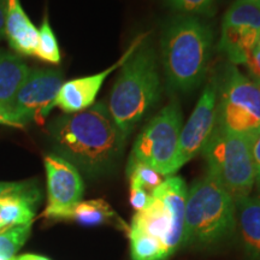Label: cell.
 <instances>
[{
  "instance_id": "obj_11",
  "label": "cell",
  "mask_w": 260,
  "mask_h": 260,
  "mask_svg": "<svg viewBox=\"0 0 260 260\" xmlns=\"http://www.w3.org/2000/svg\"><path fill=\"white\" fill-rule=\"evenodd\" d=\"M217 89L218 82L212 79L205 87L186 125L181 129L177 153L174 161V175L195 155L203 152L209 142L216 128Z\"/></svg>"
},
{
  "instance_id": "obj_6",
  "label": "cell",
  "mask_w": 260,
  "mask_h": 260,
  "mask_svg": "<svg viewBox=\"0 0 260 260\" xmlns=\"http://www.w3.org/2000/svg\"><path fill=\"white\" fill-rule=\"evenodd\" d=\"M187 186L180 176H169L152 191V199L133 217L130 226L157 239L168 256L182 247Z\"/></svg>"
},
{
  "instance_id": "obj_1",
  "label": "cell",
  "mask_w": 260,
  "mask_h": 260,
  "mask_svg": "<svg viewBox=\"0 0 260 260\" xmlns=\"http://www.w3.org/2000/svg\"><path fill=\"white\" fill-rule=\"evenodd\" d=\"M48 134L56 154L90 176L111 171L126 141L103 103L58 117L48 126Z\"/></svg>"
},
{
  "instance_id": "obj_31",
  "label": "cell",
  "mask_w": 260,
  "mask_h": 260,
  "mask_svg": "<svg viewBox=\"0 0 260 260\" xmlns=\"http://www.w3.org/2000/svg\"><path fill=\"white\" fill-rule=\"evenodd\" d=\"M14 260H50L46 256L37 255V254H22V255H16Z\"/></svg>"
},
{
  "instance_id": "obj_3",
  "label": "cell",
  "mask_w": 260,
  "mask_h": 260,
  "mask_svg": "<svg viewBox=\"0 0 260 260\" xmlns=\"http://www.w3.org/2000/svg\"><path fill=\"white\" fill-rule=\"evenodd\" d=\"M160 94L157 57L153 47L142 42L122 65L109 99V112L126 139Z\"/></svg>"
},
{
  "instance_id": "obj_9",
  "label": "cell",
  "mask_w": 260,
  "mask_h": 260,
  "mask_svg": "<svg viewBox=\"0 0 260 260\" xmlns=\"http://www.w3.org/2000/svg\"><path fill=\"white\" fill-rule=\"evenodd\" d=\"M47 178V206L41 217L50 220H68L71 211L82 201L84 184L79 170L56 153L44 159Z\"/></svg>"
},
{
  "instance_id": "obj_28",
  "label": "cell",
  "mask_w": 260,
  "mask_h": 260,
  "mask_svg": "<svg viewBox=\"0 0 260 260\" xmlns=\"http://www.w3.org/2000/svg\"><path fill=\"white\" fill-rule=\"evenodd\" d=\"M252 153H253V161H254V172H255L254 186H256V188H258V194H260V133L252 141Z\"/></svg>"
},
{
  "instance_id": "obj_30",
  "label": "cell",
  "mask_w": 260,
  "mask_h": 260,
  "mask_svg": "<svg viewBox=\"0 0 260 260\" xmlns=\"http://www.w3.org/2000/svg\"><path fill=\"white\" fill-rule=\"evenodd\" d=\"M5 37V0H0V40Z\"/></svg>"
},
{
  "instance_id": "obj_13",
  "label": "cell",
  "mask_w": 260,
  "mask_h": 260,
  "mask_svg": "<svg viewBox=\"0 0 260 260\" xmlns=\"http://www.w3.org/2000/svg\"><path fill=\"white\" fill-rule=\"evenodd\" d=\"M5 37L17 53L35 54L39 30L24 12L19 0H5Z\"/></svg>"
},
{
  "instance_id": "obj_5",
  "label": "cell",
  "mask_w": 260,
  "mask_h": 260,
  "mask_svg": "<svg viewBox=\"0 0 260 260\" xmlns=\"http://www.w3.org/2000/svg\"><path fill=\"white\" fill-rule=\"evenodd\" d=\"M203 153L207 171L217 177L235 203L251 195L255 184L251 139L216 126Z\"/></svg>"
},
{
  "instance_id": "obj_12",
  "label": "cell",
  "mask_w": 260,
  "mask_h": 260,
  "mask_svg": "<svg viewBox=\"0 0 260 260\" xmlns=\"http://www.w3.org/2000/svg\"><path fill=\"white\" fill-rule=\"evenodd\" d=\"M145 38L146 34L139 35L130 44L129 48L119 58V60L116 61L112 67L102 71V73L90 75V76L86 77H80V79L68 81V82L61 84L56 100L53 103V107H59L61 111L65 113H76L94 105L98 93H99L100 88H102L104 82H105L106 77L112 71L118 69V68H122V65L136 51V48L145 41Z\"/></svg>"
},
{
  "instance_id": "obj_22",
  "label": "cell",
  "mask_w": 260,
  "mask_h": 260,
  "mask_svg": "<svg viewBox=\"0 0 260 260\" xmlns=\"http://www.w3.org/2000/svg\"><path fill=\"white\" fill-rule=\"evenodd\" d=\"M31 230V223L15 225L0 232V260H14Z\"/></svg>"
},
{
  "instance_id": "obj_2",
  "label": "cell",
  "mask_w": 260,
  "mask_h": 260,
  "mask_svg": "<svg viewBox=\"0 0 260 260\" xmlns=\"http://www.w3.org/2000/svg\"><path fill=\"white\" fill-rule=\"evenodd\" d=\"M213 45V31L195 16L180 15L164 28L160 39L161 61L169 87L190 92L206 75Z\"/></svg>"
},
{
  "instance_id": "obj_20",
  "label": "cell",
  "mask_w": 260,
  "mask_h": 260,
  "mask_svg": "<svg viewBox=\"0 0 260 260\" xmlns=\"http://www.w3.org/2000/svg\"><path fill=\"white\" fill-rule=\"evenodd\" d=\"M223 24L260 31V4L255 0H235L224 15Z\"/></svg>"
},
{
  "instance_id": "obj_25",
  "label": "cell",
  "mask_w": 260,
  "mask_h": 260,
  "mask_svg": "<svg viewBox=\"0 0 260 260\" xmlns=\"http://www.w3.org/2000/svg\"><path fill=\"white\" fill-rule=\"evenodd\" d=\"M40 186L37 181L23 182H0V199L10 197H17L38 189Z\"/></svg>"
},
{
  "instance_id": "obj_26",
  "label": "cell",
  "mask_w": 260,
  "mask_h": 260,
  "mask_svg": "<svg viewBox=\"0 0 260 260\" xmlns=\"http://www.w3.org/2000/svg\"><path fill=\"white\" fill-rule=\"evenodd\" d=\"M152 199V193H148L144 188L130 187V205L136 212L147 207L149 201Z\"/></svg>"
},
{
  "instance_id": "obj_17",
  "label": "cell",
  "mask_w": 260,
  "mask_h": 260,
  "mask_svg": "<svg viewBox=\"0 0 260 260\" xmlns=\"http://www.w3.org/2000/svg\"><path fill=\"white\" fill-rule=\"evenodd\" d=\"M259 34L260 31L251 28L223 24L218 48L230 64H246L258 44Z\"/></svg>"
},
{
  "instance_id": "obj_24",
  "label": "cell",
  "mask_w": 260,
  "mask_h": 260,
  "mask_svg": "<svg viewBox=\"0 0 260 260\" xmlns=\"http://www.w3.org/2000/svg\"><path fill=\"white\" fill-rule=\"evenodd\" d=\"M214 2L216 0H167L172 10L188 16L213 15Z\"/></svg>"
},
{
  "instance_id": "obj_33",
  "label": "cell",
  "mask_w": 260,
  "mask_h": 260,
  "mask_svg": "<svg viewBox=\"0 0 260 260\" xmlns=\"http://www.w3.org/2000/svg\"><path fill=\"white\" fill-rule=\"evenodd\" d=\"M255 2H256V3H259V4H260V0H255Z\"/></svg>"
},
{
  "instance_id": "obj_4",
  "label": "cell",
  "mask_w": 260,
  "mask_h": 260,
  "mask_svg": "<svg viewBox=\"0 0 260 260\" xmlns=\"http://www.w3.org/2000/svg\"><path fill=\"white\" fill-rule=\"evenodd\" d=\"M235 229V201L207 171L187 190L182 246L214 245Z\"/></svg>"
},
{
  "instance_id": "obj_29",
  "label": "cell",
  "mask_w": 260,
  "mask_h": 260,
  "mask_svg": "<svg viewBox=\"0 0 260 260\" xmlns=\"http://www.w3.org/2000/svg\"><path fill=\"white\" fill-rule=\"evenodd\" d=\"M0 125L12 126V128H22L18 123H16L14 119L10 117L8 112H5L4 110H2V109H0Z\"/></svg>"
},
{
  "instance_id": "obj_10",
  "label": "cell",
  "mask_w": 260,
  "mask_h": 260,
  "mask_svg": "<svg viewBox=\"0 0 260 260\" xmlns=\"http://www.w3.org/2000/svg\"><path fill=\"white\" fill-rule=\"evenodd\" d=\"M63 83V74L59 70H30L10 106L9 115L22 128L31 119L41 121L53 109Z\"/></svg>"
},
{
  "instance_id": "obj_16",
  "label": "cell",
  "mask_w": 260,
  "mask_h": 260,
  "mask_svg": "<svg viewBox=\"0 0 260 260\" xmlns=\"http://www.w3.org/2000/svg\"><path fill=\"white\" fill-rule=\"evenodd\" d=\"M41 199V188L23 195L0 199V232L15 225L32 223Z\"/></svg>"
},
{
  "instance_id": "obj_23",
  "label": "cell",
  "mask_w": 260,
  "mask_h": 260,
  "mask_svg": "<svg viewBox=\"0 0 260 260\" xmlns=\"http://www.w3.org/2000/svg\"><path fill=\"white\" fill-rule=\"evenodd\" d=\"M35 57L51 64H58L60 61V51L58 41L52 30L48 18L45 17L39 29V41L35 51Z\"/></svg>"
},
{
  "instance_id": "obj_14",
  "label": "cell",
  "mask_w": 260,
  "mask_h": 260,
  "mask_svg": "<svg viewBox=\"0 0 260 260\" xmlns=\"http://www.w3.org/2000/svg\"><path fill=\"white\" fill-rule=\"evenodd\" d=\"M235 220L247 256L260 260V194L236 201Z\"/></svg>"
},
{
  "instance_id": "obj_8",
  "label": "cell",
  "mask_w": 260,
  "mask_h": 260,
  "mask_svg": "<svg viewBox=\"0 0 260 260\" xmlns=\"http://www.w3.org/2000/svg\"><path fill=\"white\" fill-rule=\"evenodd\" d=\"M181 129L180 105L171 102L140 133L128 162H144L162 176H172Z\"/></svg>"
},
{
  "instance_id": "obj_32",
  "label": "cell",
  "mask_w": 260,
  "mask_h": 260,
  "mask_svg": "<svg viewBox=\"0 0 260 260\" xmlns=\"http://www.w3.org/2000/svg\"><path fill=\"white\" fill-rule=\"evenodd\" d=\"M256 45H258V46L260 47V34H259V38H258V44H256Z\"/></svg>"
},
{
  "instance_id": "obj_15",
  "label": "cell",
  "mask_w": 260,
  "mask_h": 260,
  "mask_svg": "<svg viewBox=\"0 0 260 260\" xmlns=\"http://www.w3.org/2000/svg\"><path fill=\"white\" fill-rule=\"evenodd\" d=\"M29 73L30 69L21 57L5 48L0 50V109L5 112L9 113L10 106Z\"/></svg>"
},
{
  "instance_id": "obj_7",
  "label": "cell",
  "mask_w": 260,
  "mask_h": 260,
  "mask_svg": "<svg viewBox=\"0 0 260 260\" xmlns=\"http://www.w3.org/2000/svg\"><path fill=\"white\" fill-rule=\"evenodd\" d=\"M216 126L254 140L260 133V87L229 64L217 89Z\"/></svg>"
},
{
  "instance_id": "obj_19",
  "label": "cell",
  "mask_w": 260,
  "mask_h": 260,
  "mask_svg": "<svg viewBox=\"0 0 260 260\" xmlns=\"http://www.w3.org/2000/svg\"><path fill=\"white\" fill-rule=\"evenodd\" d=\"M126 235L130 241L133 260H167L169 256L161 243L154 237L129 226Z\"/></svg>"
},
{
  "instance_id": "obj_18",
  "label": "cell",
  "mask_w": 260,
  "mask_h": 260,
  "mask_svg": "<svg viewBox=\"0 0 260 260\" xmlns=\"http://www.w3.org/2000/svg\"><path fill=\"white\" fill-rule=\"evenodd\" d=\"M68 220L76 222L83 226H98L104 225V224L109 225L110 224L126 233L129 230V226L126 225L124 220L103 199L81 201L71 211Z\"/></svg>"
},
{
  "instance_id": "obj_21",
  "label": "cell",
  "mask_w": 260,
  "mask_h": 260,
  "mask_svg": "<svg viewBox=\"0 0 260 260\" xmlns=\"http://www.w3.org/2000/svg\"><path fill=\"white\" fill-rule=\"evenodd\" d=\"M126 176L129 178V187L144 188L148 193L157 189L167 178L144 162H128Z\"/></svg>"
},
{
  "instance_id": "obj_27",
  "label": "cell",
  "mask_w": 260,
  "mask_h": 260,
  "mask_svg": "<svg viewBox=\"0 0 260 260\" xmlns=\"http://www.w3.org/2000/svg\"><path fill=\"white\" fill-rule=\"evenodd\" d=\"M246 67L249 74L248 79L260 87V47L258 45L252 52L249 59L247 60Z\"/></svg>"
}]
</instances>
